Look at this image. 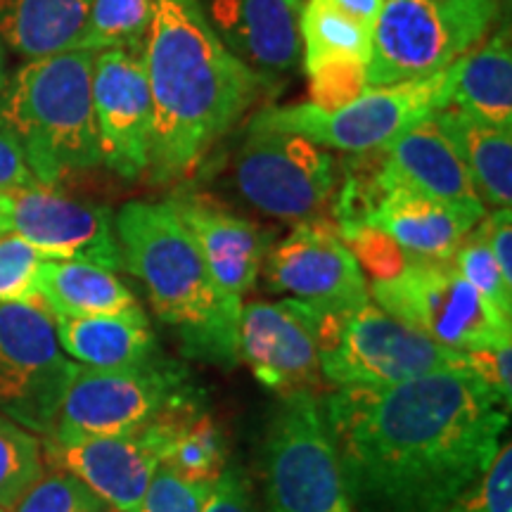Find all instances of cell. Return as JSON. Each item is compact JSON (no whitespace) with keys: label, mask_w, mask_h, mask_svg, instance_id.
<instances>
[{"label":"cell","mask_w":512,"mask_h":512,"mask_svg":"<svg viewBox=\"0 0 512 512\" xmlns=\"http://www.w3.org/2000/svg\"><path fill=\"white\" fill-rule=\"evenodd\" d=\"M354 512H446L503 446L510 411L472 370L320 399Z\"/></svg>","instance_id":"6da1fadb"},{"label":"cell","mask_w":512,"mask_h":512,"mask_svg":"<svg viewBox=\"0 0 512 512\" xmlns=\"http://www.w3.org/2000/svg\"><path fill=\"white\" fill-rule=\"evenodd\" d=\"M143 60L155 110L147 174L155 183L195 174L268 91L221 41L202 0H152Z\"/></svg>","instance_id":"7a4b0ae2"},{"label":"cell","mask_w":512,"mask_h":512,"mask_svg":"<svg viewBox=\"0 0 512 512\" xmlns=\"http://www.w3.org/2000/svg\"><path fill=\"white\" fill-rule=\"evenodd\" d=\"M124 268L143 283L152 309L176 332L183 354L235 368L242 306L211 278L204 254L169 202L133 200L114 214Z\"/></svg>","instance_id":"3957f363"},{"label":"cell","mask_w":512,"mask_h":512,"mask_svg":"<svg viewBox=\"0 0 512 512\" xmlns=\"http://www.w3.org/2000/svg\"><path fill=\"white\" fill-rule=\"evenodd\" d=\"M95 53L74 48L27 60L0 88V128L15 140L38 185L102 166L93 112Z\"/></svg>","instance_id":"277c9868"},{"label":"cell","mask_w":512,"mask_h":512,"mask_svg":"<svg viewBox=\"0 0 512 512\" xmlns=\"http://www.w3.org/2000/svg\"><path fill=\"white\" fill-rule=\"evenodd\" d=\"M202 411V389L162 351L131 368H76L57 411L53 441L138 434L157 422H185Z\"/></svg>","instance_id":"5b68a950"},{"label":"cell","mask_w":512,"mask_h":512,"mask_svg":"<svg viewBox=\"0 0 512 512\" xmlns=\"http://www.w3.org/2000/svg\"><path fill=\"white\" fill-rule=\"evenodd\" d=\"M501 19V0H384L368 88L418 81L470 53Z\"/></svg>","instance_id":"8992f818"},{"label":"cell","mask_w":512,"mask_h":512,"mask_svg":"<svg viewBox=\"0 0 512 512\" xmlns=\"http://www.w3.org/2000/svg\"><path fill=\"white\" fill-rule=\"evenodd\" d=\"M446 370H470L465 351L441 347L373 302L325 316L320 375L330 387H392Z\"/></svg>","instance_id":"52a82bcc"},{"label":"cell","mask_w":512,"mask_h":512,"mask_svg":"<svg viewBox=\"0 0 512 512\" xmlns=\"http://www.w3.org/2000/svg\"><path fill=\"white\" fill-rule=\"evenodd\" d=\"M451 67L427 79L366 88L339 110H320L313 102L285 107H266L249 119V128L299 133L325 150L368 155L382 150L448 105Z\"/></svg>","instance_id":"ba28073f"},{"label":"cell","mask_w":512,"mask_h":512,"mask_svg":"<svg viewBox=\"0 0 512 512\" xmlns=\"http://www.w3.org/2000/svg\"><path fill=\"white\" fill-rule=\"evenodd\" d=\"M264 479L271 512H354L313 392L280 396L264 439Z\"/></svg>","instance_id":"9c48e42d"},{"label":"cell","mask_w":512,"mask_h":512,"mask_svg":"<svg viewBox=\"0 0 512 512\" xmlns=\"http://www.w3.org/2000/svg\"><path fill=\"white\" fill-rule=\"evenodd\" d=\"M368 290L382 311L441 347L482 351L512 342V323L496 316L451 261L411 259L392 278L370 280Z\"/></svg>","instance_id":"30bf717a"},{"label":"cell","mask_w":512,"mask_h":512,"mask_svg":"<svg viewBox=\"0 0 512 512\" xmlns=\"http://www.w3.org/2000/svg\"><path fill=\"white\" fill-rule=\"evenodd\" d=\"M233 162L240 195L264 214L285 223L328 219L335 202L337 159L299 133L245 128Z\"/></svg>","instance_id":"8fae6325"},{"label":"cell","mask_w":512,"mask_h":512,"mask_svg":"<svg viewBox=\"0 0 512 512\" xmlns=\"http://www.w3.org/2000/svg\"><path fill=\"white\" fill-rule=\"evenodd\" d=\"M76 368L41 304L0 302V415L50 437Z\"/></svg>","instance_id":"7c38bea8"},{"label":"cell","mask_w":512,"mask_h":512,"mask_svg":"<svg viewBox=\"0 0 512 512\" xmlns=\"http://www.w3.org/2000/svg\"><path fill=\"white\" fill-rule=\"evenodd\" d=\"M261 273L266 290L323 313H347L370 302L366 273L332 219L297 223L268 249Z\"/></svg>","instance_id":"4fadbf2b"},{"label":"cell","mask_w":512,"mask_h":512,"mask_svg":"<svg viewBox=\"0 0 512 512\" xmlns=\"http://www.w3.org/2000/svg\"><path fill=\"white\" fill-rule=\"evenodd\" d=\"M328 313L309 304L280 299L242 306L238 320V354L256 380L287 396L316 394L320 375V337Z\"/></svg>","instance_id":"5bb4252c"},{"label":"cell","mask_w":512,"mask_h":512,"mask_svg":"<svg viewBox=\"0 0 512 512\" xmlns=\"http://www.w3.org/2000/svg\"><path fill=\"white\" fill-rule=\"evenodd\" d=\"M93 112L102 164L126 181L147 174L155 110L143 50L110 48L95 53Z\"/></svg>","instance_id":"9a60e30c"},{"label":"cell","mask_w":512,"mask_h":512,"mask_svg":"<svg viewBox=\"0 0 512 512\" xmlns=\"http://www.w3.org/2000/svg\"><path fill=\"white\" fill-rule=\"evenodd\" d=\"M185 422H157L126 437L81 439L67 444L46 439L43 460H48L55 470L79 479L117 512H138L147 486Z\"/></svg>","instance_id":"2e32d148"},{"label":"cell","mask_w":512,"mask_h":512,"mask_svg":"<svg viewBox=\"0 0 512 512\" xmlns=\"http://www.w3.org/2000/svg\"><path fill=\"white\" fill-rule=\"evenodd\" d=\"M10 233L50 259L83 261L107 271H124L114 214L102 204L36 185L8 195Z\"/></svg>","instance_id":"e0dca14e"},{"label":"cell","mask_w":512,"mask_h":512,"mask_svg":"<svg viewBox=\"0 0 512 512\" xmlns=\"http://www.w3.org/2000/svg\"><path fill=\"white\" fill-rule=\"evenodd\" d=\"M347 183L363 214L361 226L389 235L411 259L451 261L467 233L484 216L401 188H377L368 169L347 171Z\"/></svg>","instance_id":"ac0fdd59"},{"label":"cell","mask_w":512,"mask_h":512,"mask_svg":"<svg viewBox=\"0 0 512 512\" xmlns=\"http://www.w3.org/2000/svg\"><path fill=\"white\" fill-rule=\"evenodd\" d=\"M368 157L366 169L377 188H401L486 216L456 147L432 117L408 128L382 150L368 152Z\"/></svg>","instance_id":"d6986e66"},{"label":"cell","mask_w":512,"mask_h":512,"mask_svg":"<svg viewBox=\"0 0 512 512\" xmlns=\"http://www.w3.org/2000/svg\"><path fill=\"white\" fill-rule=\"evenodd\" d=\"M166 202L197 240L223 297L230 304L245 306L242 299L252 292L273 235L202 192L178 190Z\"/></svg>","instance_id":"ffe728a7"},{"label":"cell","mask_w":512,"mask_h":512,"mask_svg":"<svg viewBox=\"0 0 512 512\" xmlns=\"http://www.w3.org/2000/svg\"><path fill=\"white\" fill-rule=\"evenodd\" d=\"M306 0H214L209 22L233 55L266 83L297 67L302 55V17Z\"/></svg>","instance_id":"44dd1931"},{"label":"cell","mask_w":512,"mask_h":512,"mask_svg":"<svg viewBox=\"0 0 512 512\" xmlns=\"http://www.w3.org/2000/svg\"><path fill=\"white\" fill-rule=\"evenodd\" d=\"M55 332L64 354L83 368H131L159 354L150 318L138 304L102 316L57 318Z\"/></svg>","instance_id":"7402d4cb"},{"label":"cell","mask_w":512,"mask_h":512,"mask_svg":"<svg viewBox=\"0 0 512 512\" xmlns=\"http://www.w3.org/2000/svg\"><path fill=\"white\" fill-rule=\"evenodd\" d=\"M446 107L489 126L512 128V43L508 22L451 64Z\"/></svg>","instance_id":"603a6c76"},{"label":"cell","mask_w":512,"mask_h":512,"mask_svg":"<svg viewBox=\"0 0 512 512\" xmlns=\"http://www.w3.org/2000/svg\"><path fill=\"white\" fill-rule=\"evenodd\" d=\"M441 133L456 147L472 188L486 207L510 209L512 204V128H496L467 114L439 110L432 114Z\"/></svg>","instance_id":"cb8c5ba5"},{"label":"cell","mask_w":512,"mask_h":512,"mask_svg":"<svg viewBox=\"0 0 512 512\" xmlns=\"http://www.w3.org/2000/svg\"><path fill=\"white\" fill-rule=\"evenodd\" d=\"M93 0H0V41L36 60L79 46Z\"/></svg>","instance_id":"d4e9b609"},{"label":"cell","mask_w":512,"mask_h":512,"mask_svg":"<svg viewBox=\"0 0 512 512\" xmlns=\"http://www.w3.org/2000/svg\"><path fill=\"white\" fill-rule=\"evenodd\" d=\"M38 304L57 320L119 313L138 302L114 271L83 261L48 259L38 280Z\"/></svg>","instance_id":"484cf974"},{"label":"cell","mask_w":512,"mask_h":512,"mask_svg":"<svg viewBox=\"0 0 512 512\" xmlns=\"http://www.w3.org/2000/svg\"><path fill=\"white\" fill-rule=\"evenodd\" d=\"M299 34L304 41V67L330 60L370 62L373 31L330 5L328 0H306L299 17Z\"/></svg>","instance_id":"4316f807"},{"label":"cell","mask_w":512,"mask_h":512,"mask_svg":"<svg viewBox=\"0 0 512 512\" xmlns=\"http://www.w3.org/2000/svg\"><path fill=\"white\" fill-rule=\"evenodd\" d=\"M152 0H93L79 46L88 53L110 48L143 50Z\"/></svg>","instance_id":"83f0119b"},{"label":"cell","mask_w":512,"mask_h":512,"mask_svg":"<svg viewBox=\"0 0 512 512\" xmlns=\"http://www.w3.org/2000/svg\"><path fill=\"white\" fill-rule=\"evenodd\" d=\"M226 460L228 446L221 425L209 413L200 411L176 432L162 465L197 482H216Z\"/></svg>","instance_id":"f1b7e54d"},{"label":"cell","mask_w":512,"mask_h":512,"mask_svg":"<svg viewBox=\"0 0 512 512\" xmlns=\"http://www.w3.org/2000/svg\"><path fill=\"white\" fill-rule=\"evenodd\" d=\"M451 264L467 283L475 287L479 297L494 309L498 318L512 323V283L503 278L494 254L486 245L482 221L465 235L456 254L451 256Z\"/></svg>","instance_id":"f546056e"},{"label":"cell","mask_w":512,"mask_h":512,"mask_svg":"<svg viewBox=\"0 0 512 512\" xmlns=\"http://www.w3.org/2000/svg\"><path fill=\"white\" fill-rule=\"evenodd\" d=\"M43 444L0 415V510H8L43 475Z\"/></svg>","instance_id":"4dcf8cb0"},{"label":"cell","mask_w":512,"mask_h":512,"mask_svg":"<svg viewBox=\"0 0 512 512\" xmlns=\"http://www.w3.org/2000/svg\"><path fill=\"white\" fill-rule=\"evenodd\" d=\"M5 512H110V505L76 477L55 470L43 472Z\"/></svg>","instance_id":"1f68e13d"},{"label":"cell","mask_w":512,"mask_h":512,"mask_svg":"<svg viewBox=\"0 0 512 512\" xmlns=\"http://www.w3.org/2000/svg\"><path fill=\"white\" fill-rule=\"evenodd\" d=\"M50 256L8 233L0 238V302L38 304V280Z\"/></svg>","instance_id":"d6a6232c"},{"label":"cell","mask_w":512,"mask_h":512,"mask_svg":"<svg viewBox=\"0 0 512 512\" xmlns=\"http://www.w3.org/2000/svg\"><path fill=\"white\" fill-rule=\"evenodd\" d=\"M311 102L320 110H339L368 88V64L358 60H330L306 69Z\"/></svg>","instance_id":"836d02e7"},{"label":"cell","mask_w":512,"mask_h":512,"mask_svg":"<svg viewBox=\"0 0 512 512\" xmlns=\"http://www.w3.org/2000/svg\"><path fill=\"white\" fill-rule=\"evenodd\" d=\"M446 512H512V448L503 441L501 451L479 482L467 489Z\"/></svg>","instance_id":"e575fe53"},{"label":"cell","mask_w":512,"mask_h":512,"mask_svg":"<svg viewBox=\"0 0 512 512\" xmlns=\"http://www.w3.org/2000/svg\"><path fill=\"white\" fill-rule=\"evenodd\" d=\"M214 482L188 479L159 465L138 512H202Z\"/></svg>","instance_id":"d590c367"},{"label":"cell","mask_w":512,"mask_h":512,"mask_svg":"<svg viewBox=\"0 0 512 512\" xmlns=\"http://www.w3.org/2000/svg\"><path fill=\"white\" fill-rule=\"evenodd\" d=\"M202 512H259L254 505L252 484L240 465H226L204 503Z\"/></svg>","instance_id":"8d00e7d4"},{"label":"cell","mask_w":512,"mask_h":512,"mask_svg":"<svg viewBox=\"0 0 512 512\" xmlns=\"http://www.w3.org/2000/svg\"><path fill=\"white\" fill-rule=\"evenodd\" d=\"M470 370L501 396L503 406H512V342L496 349L465 351Z\"/></svg>","instance_id":"74e56055"},{"label":"cell","mask_w":512,"mask_h":512,"mask_svg":"<svg viewBox=\"0 0 512 512\" xmlns=\"http://www.w3.org/2000/svg\"><path fill=\"white\" fill-rule=\"evenodd\" d=\"M36 185L19 145L0 128V195H12V192L36 188Z\"/></svg>","instance_id":"f35d334b"},{"label":"cell","mask_w":512,"mask_h":512,"mask_svg":"<svg viewBox=\"0 0 512 512\" xmlns=\"http://www.w3.org/2000/svg\"><path fill=\"white\" fill-rule=\"evenodd\" d=\"M482 230L503 278L512 283V211L494 209V214L482 219Z\"/></svg>","instance_id":"ab89813d"},{"label":"cell","mask_w":512,"mask_h":512,"mask_svg":"<svg viewBox=\"0 0 512 512\" xmlns=\"http://www.w3.org/2000/svg\"><path fill=\"white\" fill-rule=\"evenodd\" d=\"M328 3L370 31H373L377 17L384 8V0H328Z\"/></svg>","instance_id":"60d3db41"},{"label":"cell","mask_w":512,"mask_h":512,"mask_svg":"<svg viewBox=\"0 0 512 512\" xmlns=\"http://www.w3.org/2000/svg\"><path fill=\"white\" fill-rule=\"evenodd\" d=\"M10 233V200L8 195H0V238Z\"/></svg>","instance_id":"b9f144b4"},{"label":"cell","mask_w":512,"mask_h":512,"mask_svg":"<svg viewBox=\"0 0 512 512\" xmlns=\"http://www.w3.org/2000/svg\"><path fill=\"white\" fill-rule=\"evenodd\" d=\"M8 48H5V43L0 41V88L5 86V81H8Z\"/></svg>","instance_id":"7bdbcfd3"},{"label":"cell","mask_w":512,"mask_h":512,"mask_svg":"<svg viewBox=\"0 0 512 512\" xmlns=\"http://www.w3.org/2000/svg\"><path fill=\"white\" fill-rule=\"evenodd\" d=\"M0 512H5V510H0Z\"/></svg>","instance_id":"ee69618b"}]
</instances>
